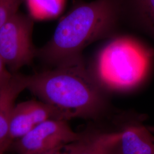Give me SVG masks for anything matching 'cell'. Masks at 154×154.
Segmentation results:
<instances>
[{
    "label": "cell",
    "mask_w": 154,
    "mask_h": 154,
    "mask_svg": "<svg viewBox=\"0 0 154 154\" xmlns=\"http://www.w3.org/2000/svg\"><path fill=\"white\" fill-rule=\"evenodd\" d=\"M123 16V0L78 2L59 22L48 44L37 49L36 57L57 66L82 55L88 45L113 37Z\"/></svg>",
    "instance_id": "1"
},
{
    "label": "cell",
    "mask_w": 154,
    "mask_h": 154,
    "mask_svg": "<svg viewBox=\"0 0 154 154\" xmlns=\"http://www.w3.org/2000/svg\"><path fill=\"white\" fill-rule=\"evenodd\" d=\"M26 89L72 119L98 116L107 106L103 90L91 76L82 55L28 76Z\"/></svg>",
    "instance_id": "2"
},
{
    "label": "cell",
    "mask_w": 154,
    "mask_h": 154,
    "mask_svg": "<svg viewBox=\"0 0 154 154\" xmlns=\"http://www.w3.org/2000/svg\"><path fill=\"white\" fill-rule=\"evenodd\" d=\"M154 56L152 50L138 39L113 36L99 50L88 71L103 90L128 91L146 80Z\"/></svg>",
    "instance_id": "3"
},
{
    "label": "cell",
    "mask_w": 154,
    "mask_h": 154,
    "mask_svg": "<svg viewBox=\"0 0 154 154\" xmlns=\"http://www.w3.org/2000/svg\"><path fill=\"white\" fill-rule=\"evenodd\" d=\"M33 28L32 17L17 12L0 28V57L12 72L36 57L32 39Z\"/></svg>",
    "instance_id": "4"
},
{
    "label": "cell",
    "mask_w": 154,
    "mask_h": 154,
    "mask_svg": "<svg viewBox=\"0 0 154 154\" xmlns=\"http://www.w3.org/2000/svg\"><path fill=\"white\" fill-rule=\"evenodd\" d=\"M82 137L72 129L67 121L50 119L17 140L16 146L20 154H42L64 147Z\"/></svg>",
    "instance_id": "5"
},
{
    "label": "cell",
    "mask_w": 154,
    "mask_h": 154,
    "mask_svg": "<svg viewBox=\"0 0 154 154\" xmlns=\"http://www.w3.org/2000/svg\"><path fill=\"white\" fill-rule=\"evenodd\" d=\"M71 119L65 111L42 100L22 102L15 105L12 111L8 139L13 143L48 120Z\"/></svg>",
    "instance_id": "6"
},
{
    "label": "cell",
    "mask_w": 154,
    "mask_h": 154,
    "mask_svg": "<svg viewBox=\"0 0 154 154\" xmlns=\"http://www.w3.org/2000/svg\"><path fill=\"white\" fill-rule=\"evenodd\" d=\"M65 148L69 154H122L120 132L83 135Z\"/></svg>",
    "instance_id": "7"
},
{
    "label": "cell",
    "mask_w": 154,
    "mask_h": 154,
    "mask_svg": "<svg viewBox=\"0 0 154 154\" xmlns=\"http://www.w3.org/2000/svg\"><path fill=\"white\" fill-rule=\"evenodd\" d=\"M27 78L13 73L10 82L0 91V142L8 139L11 113L17 97L27 88Z\"/></svg>",
    "instance_id": "8"
},
{
    "label": "cell",
    "mask_w": 154,
    "mask_h": 154,
    "mask_svg": "<svg viewBox=\"0 0 154 154\" xmlns=\"http://www.w3.org/2000/svg\"><path fill=\"white\" fill-rule=\"evenodd\" d=\"M121 135L122 154H154V137L144 127H127Z\"/></svg>",
    "instance_id": "9"
},
{
    "label": "cell",
    "mask_w": 154,
    "mask_h": 154,
    "mask_svg": "<svg viewBox=\"0 0 154 154\" xmlns=\"http://www.w3.org/2000/svg\"><path fill=\"white\" fill-rule=\"evenodd\" d=\"M123 16L154 40V0H123Z\"/></svg>",
    "instance_id": "10"
},
{
    "label": "cell",
    "mask_w": 154,
    "mask_h": 154,
    "mask_svg": "<svg viewBox=\"0 0 154 154\" xmlns=\"http://www.w3.org/2000/svg\"><path fill=\"white\" fill-rule=\"evenodd\" d=\"M32 17L48 20L58 16L63 11L66 0H26Z\"/></svg>",
    "instance_id": "11"
},
{
    "label": "cell",
    "mask_w": 154,
    "mask_h": 154,
    "mask_svg": "<svg viewBox=\"0 0 154 154\" xmlns=\"http://www.w3.org/2000/svg\"><path fill=\"white\" fill-rule=\"evenodd\" d=\"M22 0H0V28L17 13Z\"/></svg>",
    "instance_id": "12"
},
{
    "label": "cell",
    "mask_w": 154,
    "mask_h": 154,
    "mask_svg": "<svg viewBox=\"0 0 154 154\" xmlns=\"http://www.w3.org/2000/svg\"><path fill=\"white\" fill-rule=\"evenodd\" d=\"M13 75V74L7 70L5 62L0 57V91L10 82Z\"/></svg>",
    "instance_id": "13"
},
{
    "label": "cell",
    "mask_w": 154,
    "mask_h": 154,
    "mask_svg": "<svg viewBox=\"0 0 154 154\" xmlns=\"http://www.w3.org/2000/svg\"><path fill=\"white\" fill-rule=\"evenodd\" d=\"M12 143L6 139L0 142V154H5L6 151Z\"/></svg>",
    "instance_id": "14"
},
{
    "label": "cell",
    "mask_w": 154,
    "mask_h": 154,
    "mask_svg": "<svg viewBox=\"0 0 154 154\" xmlns=\"http://www.w3.org/2000/svg\"><path fill=\"white\" fill-rule=\"evenodd\" d=\"M42 154H69V152L67 151L65 146L64 147L60 148V149H55L54 150L50 151L49 152H45Z\"/></svg>",
    "instance_id": "15"
}]
</instances>
